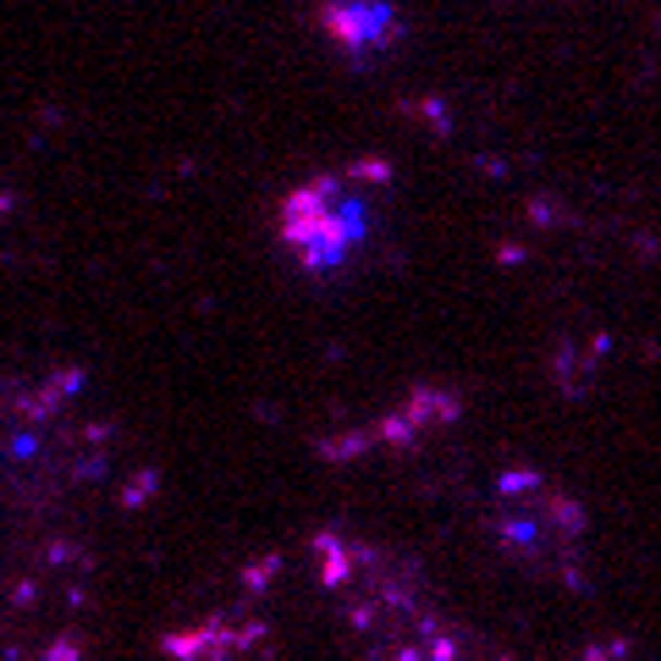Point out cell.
I'll return each mask as SVG.
<instances>
[{
	"label": "cell",
	"instance_id": "obj_3",
	"mask_svg": "<svg viewBox=\"0 0 661 661\" xmlns=\"http://www.w3.org/2000/svg\"><path fill=\"white\" fill-rule=\"evenodd\" d=\"M314 28L353 61L386 55L402 45V0H314Z\"/></svg>",
	"mask_w": 661,
	"mask_h": 661
},
{
	"label": "cell",
	"instance_id": "obj_1",
	"mask_svg": "<svg viewBox=\"0 0 661 661\" xmlns=\"http://www.w3.org/2000/svg\"><path fill=\"white\" fill-rule=\"evenodd\" d=\"M370 226H375V199L353 172L303 177L276 204V237L303 276H337L370 242Z\"/></svg>",
	"mask_w": 661,
	"mask_h": 661
},
{
	"label": "cell",
	"instance_id": "obj_2",
	"mask_svg": "<svg viewBox=\"0 0 661 661\" xmlns=\"http://www.w3.org/2000/svg\"><path fill=\"white\" fill-rule=\"evenodd\" d=\"M502 502L508 508H502V519H496V529H502V540L519 546L524 557H540V546H557V551L578 546V535H585V513L535 474H508Z\"/></svg>",
	"mask_w": 661,
	"mask_h": 661
}]
</instances>
